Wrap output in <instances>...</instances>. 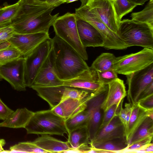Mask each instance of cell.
<instances>
[{"mask_svg": "<svg viewBox=\"0 0 153 153\" xmlns=\"http://www.w3.org/2000/svg\"><path fill=\"white\" fill-rule=\"evenodd\" d=\"M75 13H67L58 17L52 26L56 35L73 48L85 60L88 59L86 48L80 40L76 22Z\"/></svg>", "mask_w": 153, "mask_h": 153, "instance_id": "5b68a950", "label": "cell"}, {"mask_svg": "<svg viewBox=\"0 0 153 153\" xmlns=\"http://www.w3.org/2000/svg\"><path fill=\"white\" fill-rule=\"evenodd\" d=\"M0 10H1V8H0Z\"/></svg>", "mask_w": 153, "mask_h": 153, "instance_id": "681fc988", "label": "cell"}, {"mask_svg": "<svg viewBox=\"0 0 153 153\" xmlns=\"http://www.w3.org/2000/svg\"><path fill=\"white\" fill-rule=\"evenodd\" d=\"M22 56L20 52L14 47L0 51V65L6 64Z\"/></svg>", "mask_w": 153, "mask_h": 153, "instance_id": "4dcf8cb0", "label": "cell"}, {"mask_svg": "<svg viewBox=\"0 0 153 153\" xmlns=\"http://www.w3.org/2000/svg\"><path fill=\"white\" fill-rule=\"evenodd\" d=\"M108 86L107 94L101 105L104 111L111 106L119 104L127 95L123 81L118 78Z\"/></svg>", "mask_w": 153, "mask_h": 153, "instance_id": "ac0fdd59", "label": "cell"}, {"mask_svg": "<svg viewBox=\"0 0 153 153\" xmlns=\"http://www.w3.org/2000/svg\"><path fill=\"white\" fill-rule=\"evenodd\" d=\"M153 136V120L147 116L127 139L128 146Z\"/></svg>", "mask_w": 153, "mask_h": 153, "instance_id": "44dd1931", "label": "cell"}, {"mask_svg": "<svg viewBox=\"0 0 153 153\" xmlns=\"http://www.w3.org/2000/svg\"><path fill=\"white\" fill-rule=\"evenodd\" d=\"M108 88V85H103L87 102L85 109L90 114L87 128L91 141L98 132L101 123L104 112L101 108V105L107 94Z\"/></svg>", "mask_w": 153, "mask_h": 153, "instance_id": "ba28073f", "label": "cell"}, {"mask_svg": "<svg viewBox=\"0 0 153 153\" xmlns=\"http://www.w3.org/2000/svg\"><path fill=\"white\" fill-rule=\"evenodd\" d=\"M78 0H65L64 1V3H68Z\"/></svg>", "mask_w": 153, "mask_h": 153, "instance_id": "bcb514c9", "label": "cell"}, {"mask_svg": "<svg viewBox=\"0 0 153 153\" xmlns=\"http://www.w3.org/2000/svg\"><path fill=\"white\" fill-rule=\"evenodd\" d=\"M54 63V55L51 49L39 69L31 87L34 86L52 87L63 85L64 81L59 79L55 73Z\"/></svg>", "mask_w": 153, "mask_h": 153, "instance_id": "4fadbf2b", "label": "cell"}, {"mask_svg": "<svg viewBox=\"0 0 153 153\" xmlns=\"http://www.w3.org/2000/svg\"><path fill=\"white\" fill-rule=\"evenodd\" d=\"M34 113L25 108L18 109L0 123V127L25 128Z\"/></svg>", "mask_w": 153, "mask_h": 153, "instance_id": "ffe728a7", "label": "cell"}, {"mask_svg": "<svg viewBox=\"0 0 153 153\" xmlns=\"http://www.w3.org/2000/svg\"><path fill=\"white\" fill-rule=\"evenodd\" d=\"M137 103L140 107L146 111L153 110V94L137 102Z\"/></svg>", "mask_w": 153, "mask_h": 153, "instance_id": "d590c367", "label": "cell"}, {"mask_svg": "<svg viewBox=\"0 0 153 153\" xmlns=\"http://www.w3.org/2000/svg\"><path fill=\"white\" fill-rule=\"evenodd\" d=\"M96 92H92L88 97L82 100L71 98L65 99L51 109L65 120L85 110L86 107L87 102Z\"/></svg>", "mask_w": 153, "mask_h": 153, "instance_id": "9a60e30c", "label": "cell"}, {"mask_svg": "<svg viewBox=\"0 0 153 153\" xmlns=\"http://www.w3.org/2000/svg\"><path fill=\"white\" fill-rule=\"evenodd\" d=\"M25 58L23 56L0 65V77L19 91L26 90L25 79Z\"/></svg>", "mask_w": 153, "mask_h": 153, "instance_id": "30bf717a", "label": "cell"}, {"mask_svg": "<svg viewBox=\"0 0 153 153\" xmlns=\"http://www.w3.org/2000/svg\"><path fill=\"white\" fill-rule=\"evenodd\" d=\"M68 137L67 141L72 149L84 144H91L87 126L79 128L72 131L68 134Z\"/></svg>", "mask_w": 153, "mask_h": 153, "instance_id": "cb8c5ba5", "label": "cell"}, {"mask_svg": "<svg viewBox=\"0 0 153 153\" xmlns=\"http://www.w3.org/2000/svg\"><path fill=\"white\" fill-rule=\"evenodd\" d=\"M33 142L48 153H66L72 149L68 141H61L48 134L41 135Z\"/></svg>", "mask_w": 153, "mask_h": 153, "instance_id": "d6986e66", "label": "cell"}, {"mask_svg": "<svg viewBox=\"0 0 153 153\" xmlns=\"http://www.w3.org/2000/svg\"><path fill=\"white\" fill-rule=\"evenodd\" d=\"M97 72L98 80L102 85H107L118 78L117 74L114 70Z\"/></svg>", "mask_w": 153, "mask_h": 153, "instance_id": "d6a6232c", "label": "cell"}, {"mask_svg": "<svg viewBox=\"0 0 153 153\" xmlns=\"http://www.w3.org/2000/svg\"><path fill=\"white\" fill-rule=\"evenodd\" d=\"M14 33L11 22L0 24V43L7 40Z\"/></svg>", "mask_w": 153, "mask_h": 153, "instance_id": "e575fe53", "label": "cell"}, {"mask_svg": "<svg viewBox=\"0 0 153 153\" xmlns=\"http://www.w3.org/2000/svg\"><path fill=\"white\" fill-rule=\"evenodd\" d=\"M7 153H48L39 147L33 142H20L11 146Z\"/></svg>", "mask_w": 153, "mask_h": 153, "instance_id": "83f0119b", "label": "cell"}, {"mask_svg": "<svg viewBox=\"0 0 153 153\" xmlns=\"http://www.w3.org/2000/svg\"><path fill=\"white\" fill-rule=\"evenodd\" d=\"M18 2V11L11 22L14 33H48L50 27L59 14H51L58 6L56 4L37 0H19Z\"/></svg>", "mask_w": 153, "mask_h": 153, "instance_id": "6da1fadb", "label": "cell"}, {"mask_svg": "<svg viewBox=\"0 0 153 153\" xmlns=\"http://www.w3.org/2000/svg\"><path fill=\"white\" fill-rule=\"evenodd\" d=\"M80 0L95 12L110 29L117 33L121 21L116 13L114 0Z\"/></svg>", "mask_w": 153, "mask_h": 153, "instance_id": "8fae6325", "label": "cell"}, {"mask_svg": "<svg viewBox=\"0 0 153 153\" xmlns=\"http://www.w3.org/2000/svg\"><path fill=\"white\" fill-rule=\"evenodd\" d=\"M55 73L60 79L74 78L89 69L85 60L71 46L56 35L52 39Z\"/></svg>", "mask_w": 153, "mask_h": 153, "instance_id": "7a4b0ae2", "label": "cell"}, {"mask_svg": "<svg viewBox=\"0 0 153 153\" xmlns=\"http://www.w3.org/2000/svg\"><path fill=\"white\" fill-rule=\"evenodd\" d=\"M153 63V49L144 48L135 53L116 57L114 70L126 75L143 69Z\"/></svg>", "mask_w": 153, "mask_h": 153, "instance_id": "8992f818", "label": "cell"}, {"mask_svg": "<svg viewBox=\"0 0 153 153\" xmlns=\"http://www.w3.org/2000/svg\"><path fill=\"white\" fill-rule=\"evenodd\" d=\"M137 5H143L148 0H127Z\"/></svg>", "mask_w": 153, "mask_h": 153, "instance_id": "7bdbcfd3", "label": "cell"}, {"mask_svg": "<svg viewBox=\"0 0 153 153\" xmlns=\"http://www.w3.org/2000/svg\"><path fill=\"white\" fill-rule=\"evenodd\" d=\"M131 105L129 103H126L125 108H122L119 115V117L125 128V120L128 111L131 108Z\"/></svg>", "mask_w": 153, "mask_h": 153, "instance_id": "ab89813d", "label": "cell"}, {"mask_svg": "<svg viewBox=\"0 0 153 153\" xmlns=\"http://www.w3.org/2000/svg\"><path fill=\"white\" fill-rule=\"evenodd\" d=\"M37 0L39 1H42V2H46V1L47 0Z\"/></svg>", "mask_w": 153, "mask_h": 153, "instance_id": "7dc6e473", "label": "cell"}, {"mask_svg": "<svg viewBox=\"0 0 153 153\" xmlns=\"http://www.w3.org/2000/svg\"><path fill=\"white\" fill-rule=\"evenodd\" d=\"M13 47L7 40L0 43V51Z\"/></svg>", "mask_w": 153, "mask_h": 153, "instance_id": "b9f144b4", "label": "cell"}, {"mask_svg": "<svg viewBox=\"0 0 153 153\" xmlns=\"http://www.w3.org/2000/svg\"><path fill=\"white\" fill-rule=\"evenodd\" d=\"M116 57L112 53H102L95 59L90 67L96 71L114 70L113 64Z\"/></svg>", "mask_w": 153, "mask_h": 153, "instance_id": "484cf974", "label": "cell"}, {"mask_svg": "<svg viewBox=\"0 0 153 153\" xmlns=\"http://www.w3.org/2000/svg\"><path fill=\"white\" fill-rule=\"evenodd\" d=\"M65 120L51 109L34 112L25 127L28 134L55 135L68 134Z\"/></svg>", "mask_w": 153, "mask_h": 153, "instance_id": "3957f363", "label": "cell"}, {"mask_svg": "<svg viewBox=\"0 0 153 153\" xmlns=\"http://www.w3.org/2000/svg\"><path fill=\"white\" fill-rule=\"evenodd\" d=\"M19 8V4L8 5L1 8L0 10V24L11 22L16 15Z\"/></svg>", "mask_w": 153, "mask_h": 153, "instance_id": "1f68e13d", "label": "cell"}, {"mask_svg": "<svg viewBox=\"0 0 153 153\" xmlns=\"http://www.w3.org/2000/svg\"><path fill=\"white\" fill-rule=\"evenodd\" d=\"M6 144L5 140L3 139H0V153H6V150H4L3 147Z\"/></svg>", "mask_w": 153, "mask_h": 153, "instance_id": "f6af8a7d", "label": "cell"}, {"mask_svg": "<svg viewBox=\"0 0 153 153\" xmlns=\"http://www.w3.org/2000/svg\"><path fill=\"white\" fill-rule=\"evenodd\" d=\"M128 88L127 98L132 105L137 103L141 93L153 82V63L144 68L126 75Z\"/></svg>", "mask_w": 153, "mask_h": 153, "instance_id": "9c48e42d", "label": "cell"}, {"mask_svg": "<svg viewBox=\"0 0 153 153\" xmlns=\"http://www.w3.org/2000/svg\"><path fill=\"white\" fill-rule=\"evenodd\" d=\"M153 136L148 137L128 146L122 152L136 153L137 151L151 143L153 140Z\"/></svg>", "mask_w": 153, "mask_h": 153, "instance_id": "836d02e7", "label": "cell"}, {"mask_svg": "<svg viewBox=\"0 0 153 153\" xmlns=\"http://www.w3.org/2000/svg\"><path fill=\"white\" fill-rule=\"evenodd\" d=\"M13 111L7 106L0 99V120H4Z\"/></svg>", "mask_w": 153, "mask_h": 153, "instance_id": "8d00e7d4", "label": "cell"}, {"mask_svg": "<svg viewBox=\"0 0 153 153\" xmlns=\"http://www.w3.org/2000/svg\"><path fill=\"white\" fill-rule=\"evenodd\" d=\"M92 149L90 144H86L76 148H72L66 153H89Z\"/></svg>", "mask_w": 153, "mask_h": 153, "instance_id": "f35d334b", "label": "cell"}, {"mask_svg": "<svg viewBox=\"0 0 153 153\" xmlns=\"http://www.w3.org/2000/svg\"><path fill=\"white\" fill-rule=\"evenodd\" d=\"M131 17L133 20L153 27V0H149L143 10L132 13Z\"/></svg>", "mask_w": 153, "mask_h": 153, "instance_id": "4316f807", "label": "cell"}, {"mask_svg": "<svg viewBox=\"0 0 153 153\" xmlns=\"http://www.w3.org/2000/svg\"><path fill=\"white\" fill-rule=\"evenodd\" d=\"M52 48V39L49 38L24 57L25 79L26 87L31 88L39 69L48 56Z\"/></svg>", "mask_w": 153, "mask_h": 153, "instance_id": "52a82bcc", "label": "cell"}, {"mask_svg": "<svg viewBox=\"0 0 153 153\" xmlns=\"http://www.w3.org/2000/svg\"><path fill=\"white\" fill-rule=\"evenodd\" d=\"M136 153H153V144L152 143L146 145L141 149L137 151Z\"/></svg>", "mask_w": 153, "mask_h": 153, "instance_id": "60d3db41", "label": "cell"}, {"mask_svg": "<svg viewBox=\"0 0 153 153\" xmlns=\"http://www.w3.org/2000/svg\"><path fill=\"white\" fill-rule=\"evenodd\" d=\"M131 107V116L126 131L127 140L147 116L148 111L140 107L137 103L132 105Z\"/></svg>", "mask_w": 153, "mask_h": 153, "instance_id": "7402d4cb", "label": "cell"}, {"mask_svg": "<svg viewBox=\"0 0 153 153\" xmlns=\"http://www.w3.org/2000/svg\"><path fill=\"white\" fill-rule=\"evenodd\" d=\"M114 5L116 13L119 20L131 12L137 5L127 0H114Z\"/></svg>", "mask_w": 153, "mask_h": 153, "instance_id": "f546056e", "label": "cell"}, {"mask_svg": "<svg viewBox=\"0 0 153 153\" xmlns=\"http://www.w3.org/2000/svg\"><path fill=\"white\" fill-rule=\"evenodd\" d=\"M49 38V33L45 32L25 34L14 33L7 41L25 57Z\"/></svg>", "mask_w": 153, "mask_h": 153, "instance_id": "7c38bea8", "label": "cell"}, {"mask_svg": "<svg viewBox=\"0 0 153 153\" xmlns=\"http://www.w3.org/2000/svg\"><path fill=\"white\" fill-rule=\"evenodd\" d=\"M91 145L94 149L106 150L112 153L122 152L128 146L126 136Z\"/></svg>", "mask_w": 153, "mask_h": 153, "instance_id": "603a6c76", "label": "cell"}, {"mask_svg": "<svg viewBox=\"0 0 153 153\" xmlns=\"http://www.w3.org/2000/svg\"><path fill=\"white\" fill-rule=\"evenodd\" d=\"M76 22L79 38L84 47H103L104 39L95 27L76 15Z\"/></svg>", "mask_w": 153, "mask_h": 153, "instance_id": "5bb4252c", "label": "cell"}, {"mask_svg": "<svg viewBox=\"0 0 153 153\" xmlns=\"http://www.w3.org/2000/svg\"><path fill=\"white\" fill-rule=\"evenodd\" d=\"M1 79V77H0V79Z\"/></svg>", "mask_w": 153, "mask_h": 153, "instance_id": "c3c4849f", "label": "cell"}, {"mask_svg": "<svg viewBox=\"0 0 153 153\" xmlns=\"http://www.w3.org/2000/svg\"><path fill=\"white\" fill-rule=\"evenodd\" d=\"M153 94V82L146 87L141 93L138 97L137 102Z\"/></svg>", "mask_w": 153, "mask_h": 153, "instance_id": "74e56055", "label": "cell"}, {"mask_svg": "<svg viewBox=\"0 0 153 153\" xmlns=\"http://www.w3.org/2000/svg\"><path fill=\"white\" fill-rule=\"evenodd\" d=\"M124 136H126L125 128L119 116H116L107 125L98 130L91 141V145Z\"/></svg>", "mask_w": 153, "mask_h": 153, "instance_id": "e0dca14e", "label": "cell"}, {"mask_svg": "<svg viewBox=\"0 0 153 153\" xmlns=\"http://www.w3.org/2000/svg\"><path fill=\"white\" fill-rule=\"evenodd\" d=\"M117 34L128 47L139 46L153 49V27L132 19L121 21Z\"/></svg>", "mask_w": 153, "mask_h": 153, "instance_id": "277c9868", "label": "cell"}, {"mask_svg": "<svg viewBox=\"0 0 153 153\" xmlns=\"http://www.w3.org/2000/svg\"><path fill=\"white\" fill-rule=\"evenodd\" d=\"M65 0H47L46 2L50 4H56L58 6L64 3Z\"/></svg>", "mask_w": 153, "mask_h": 153, "instance_id": "ee69618b", "label": "cell"}, {"mask_svg": "<svg viewBox=\"0 0 153 153\" xmlns=\"http://www.w3.org/2000/svg\"><path fill=\"white\" fill-rule=\"evenodd\" d=\"M123 100H122L118 104H115L111 106L104 112L99 130L109 123L114 117L119 116L123 108Z\"/></svg>", "mask_w": 153, "mask_h": 153, "instance_id": "f1b7e54d", "label": "cell"}, {"mask_svg": "<svg viewBox=\"0 0 153 153\" xmlns=\"http://www.w3.org/2000/svg\"><path fill=\"white\" fill-rule=\"evenodd\" d=\"M90 117L89 112L86 109L65 121L68 134L77 128L87 126Z\"/></svg>", "mask_w": 153, "mask_h": 153, "instance_id": "d4e9b609", "label": "cell"}, {"mask_svg": "<svg viewBox=\"0 0 153 153\" xmlns=\"http://www.w3.org/2000/svg\"><path fill=\"white\" fill-rule=\"evenodd\" d=\"M63 85L91 92L97 91L104 85L99 82L97 71L90 67L89 69L82 73L76 77L64 81Z\"/></svg>", "mask_w": 153, "mask_h": 153, "instance_id": "2e32d148", "label": "cell"}]
</instances>
